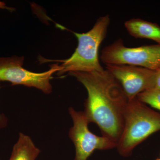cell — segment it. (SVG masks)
Segmentation results:
<instances>
[{
	"instance_id": "cell-14",
	"label": "cell",
	"mask_w": 160,
	"mask_h": 160,
	"mask_svg": "<svg viewBox=\"0 0 160 160\" xmlns=\"http://www.w3.org/2000/svg\"><path fill=\"white\" fill-rule=\"evenodd\" d=\"M155 160H160V158L157 159H156Z\"/></svg>"
},
{
	"instance_id": "cell-6",
	"label": "cell",
	"mask_w": 160,
	"mask_h": 160,
	"mask_svg": "<svg viewBox=\"0 0 160 160\" xmlns=\"http://www.w3.org/2000/svg\"><path fill=\"white\" fill-rule=\"evenodd\" d=\"M73 126L70 128L69 137L76 149L74 160H87L96 150H108L116 148L117 143L109 138L98 136L88 128L89 122L83 112L69 109Z\"/></svg>"
},
{
	"instance_id": "cell-3",
	"label": "cell",
	"mask_w": 160,
	"mask_h": 160,
	"mask_svg": "<svg viewBox=\"0 0 160 160\" xmlns=\"http://www.w3.org/2000/svg\"><path fill=\"white\" fill-rule=\"evenodd\" d=\"M110 22V17L106 15L99 18L93 27L86 33L73 32L78 40V47L69 58L53 61L62 62L59 66L58 75L66 72H90L104 69L100 63L99 49L106 38Z\"/></svg>"
},
{
	"instance_id": "cell-10",
	"label": "cell",
	"mask_w": 160,
	"mask_h": 160,
	"mask_svg": "<svg viewBox=\"0 0 160 160\" xmlns=\"http://www.w3.org/2000/svg\"><path fill=\"white\" fill-rule=\"evenodd\" d=\"M137 98L141 102L160 111V90L148 89L138 95Z\"/></svg>"
},
{
	"instance_id": "cell-1",
	"label": "cell",
	"mask_w": 160,
	"mask_h": 160,
	"mask_svg": "<svg viewBox=\"0 0 160 160\" xmlns=\"http://www.w3.org/2000/svg\"><path fill=\"white\" fill-rule=\"evenodd\" d=\"M69 74L76 78L88 92L83 112L89 123L98 126L102 136L117 144L124 127V115L129 102L122 86L106 70Z\"/></svg>"
},
{
	"instance_id": "cell-9",
	"label": "cell",
	"mask_w": 160,
	"mask_h": 160,
	"mask_svg": "<svg viewBox=\"0 0 160 160\" xmlns=\"http://www.w3.org/2000/svg\"><path fill=\"white\" fill-rule=\"evenodd\" d=\"M40 152L29 136L20 133L9 160H35Z\"/></svg>"
},
{
	"instance_id": "cell-7",
	"label": "cell",
	"mask_w": 160,
	"mask_h": 160,
	"mask_svg": "<svg viewBox=\"0 0 160 160\" xmlns=\"http://www.w3.org/2000/svg\"><path fill=\"white\" fill-rule=\"evenodd\" d=\"M106 69L119 83L129 101L154 88L155 70L130 65H107Z\"/></svg>"
},
{
	"instance_id": "cell-5",
	"label": "cell",
	"mask_w": 160,
	"mask_h": 160,
	"mask_svg": "<svg viewBox=\"0 0 160 160\" xmlns=\"http://www.w3.org/2000/svg\"><path fill=\"white\" fill-rule=\"evenodd\" d=\"M24 57L14 56L0 57V81L10 82L12 85H22L40 89L46 94L51 93L52 75L59 70L58 64L51 65L48 71L36 73L23 68Z\"/></svg>"
},
{
	"instance_id": "cell-15",
	"label": "cell",
	"mask_w": 160,
	"mask_h": 160,
	"mask_svg": "<svg viewBox=\"0 0 160 160\" xmlns=\"http://www.w3.org/2000/svg\"></svg>"
},
{
	"instance_id": "cell-13",
	"label": "cell",
	"mask_w": 160,
	"mask_h": 160,
	"mask_svg": "<svg viewBox=\"0 0 160 160\" xmlns=\"http://www.w3.org/2000/svg\"><path fill=\"white\" fill-rule=\"evenodd\" d=\"M0 9H7V10L11 12L15 10L14 8L8 7L6 6L5 3L1 2V1H0Z\"/></svg>"
},
{
	"instance_id": "cell-11",
	"label": "cell",
	"mask_w": 160,
	"mask_h": 160,
	"mask_svg": "<svg viewBox=\"0 0 160 160\" xmlns=\"http://www.w3.org/2000/svg\"><path fill=\"white\" fill-rule=\"evenodd\" d=\"M153 89L160 90V69L155 70L154 88Z\"/></svg>"
},
{
	"instance_id": "cell-2",
	"label": "cell",
	"mask_w": 160,
	"mask_h": 160,
	"mask_svg": "<svg viewBox=\"0 0 160 160\" xmlns=\"http://www.w3.org/2000/svg\"><path fill=\"white\" fill-rule=\"evenodd\" d=\"M124 120L122 132L116 147L123 157L130 156L137 146L152 134L160 131V113L137 98L127 103Z\"/></svg>"
},
{
	"instance_id": "cell-8",
	"label": "cell",
	"mask_w": 160,
	"mask_h": 160,
	"mask_svg": "<svg viewBox=\"0 0 160 160\" xmlns=\"http://www.w3.org/2000/svg\"><path fill=\"white\" fill-rule=\"evenodd\" d=\"M124 25L132 36L152 40L160 45V26L157 23L140 18H132L126 21Z\"/></svg>"
},
{
	"instance_id": "cell-4",
	"label": "cell",
	"mask_w": 160,
	"mask_h": 160,
	"mask_svg": "<svg viewBox=\"0 0 160 160\" xmlns=\"http://www.w3.org/2000/svg\"><path fill=\"white\" fill-rule=\"evenodd\" d=\"M100 58L106 66L130 65L158 70L160 69V45L128 47L119 39L103 49Z\"/></svg>"
},
{
	"instance_id": "cell-12",
	"label": "cell",
	"mask_w": 160,
	"mask_h": 160,
	"mask_svg": "<svg viewBox=\"0 0 160 160\" xmlns=\"http://www.w3.org/2000/svg\"><path fill=\"white\" fill-rule=\"evenodd\" d=\"M8 120L6 116L2 113H0V129L5 128L7 125Z\"/></svg>"
}]
</instances>
